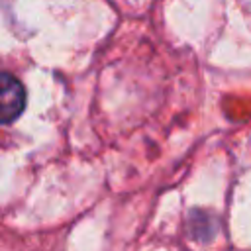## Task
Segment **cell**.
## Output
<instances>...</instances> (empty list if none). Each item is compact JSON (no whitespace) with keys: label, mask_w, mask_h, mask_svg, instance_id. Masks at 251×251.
I'll return each mask as SVG.
<instances>
[{"label":"cell","mask_w":251,"mask_h":251,"mask_svg":"<svg viewBox=\"0 0 251 251\" xmlns=\"http://www.w3.org/2000/svg\"><path fill=\"white\" fill-rule=\"evenodd\" d=\"M25 108V88L10 73L0 71V124H12Z\"/></svg>","instance_id":"cell-1"}]
</instances>
